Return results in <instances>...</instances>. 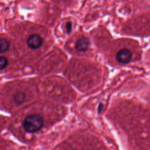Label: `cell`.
Returning <instances> with one entry per match:
<instances>
[{"label":"cell","mask_w":150,"mask_h":150,"mask_svg":"<svg viewBox=\"0 0 150 150\" xmlns=\"http://www.w3.org/2000/svg\"><path fill=\"white\" fill-rule=\"evenodd\" d=\"M43 124L44 120L42 116L38 114H33L27 116L24 119L22 126L25 131L33 133L41 129Z\"/></svg>","instance_id":"cell-1"},{"label":"cell","mask_w":150,"mask_h":150,"mask_svg":"<svg viewBox=\"0 0 150 150\" xmlns=\"http://www.w3.org/2000/svg\"><path fill=\"white\" fill-rule=\"evenodd\" d=\"M115 57L118 63L127 64L131 60L132 54L129 50L127 49H122L117 52Z\"/></svg>","instance_id":"cell-2"},{"label":"cell","mask_w":150,"mask_h":150,"mask_svg":"<svg viewBox=\"0 0 150 150\" xmlns=\"http://www.w3.org/2000/svg\"><path fill=\"white\" fill-rule=\"evenodd\" d=\"M43 43L42 37L38 34L31 35L27 40L28 47L32 49H36L41 46Z\"/></svg>","instance_id":"cell-3"},{"label":"cell","mask_w":150,"mask_h":150,"mask_svg":"<svg viewBox=\"0 0 150 150\" xmlns=\"http://www.w3.org/2000/svg\"><path fill=\"white\" fill-rule=\"evenodd\" d=\"M89 46V40L87 38H81L79 39L76 43V49L80 52L86 51Z\"/></svg>","instance_id":"cell-4"},{"label":"cell","mask_w":150,"mask_h":150,"mask_svg":"<svg viewBox=\"0 0 150 150\" xmlns=\"http://www.w3.org/2000/svg\"><path fill=\"white\" fill-rule=\"evenodd\" d=\"M9 43L5 39H0V53L6 52L9 48Z\"/></svg>","instance_id":"cell-5"},{"label":"cell","mask_w":150,"mask_h":150,"mask_svg":"<svg viewBox=\"0 0 150 150\" xmlns=\"http://www.w3.org/2000/svg\"><path fill=\"white\" fill-rule=\"evenodd\" d=\"M26 100V95L23 93H18L14 97V101L16 103L20 104Z\"/></svg>","instance_id":"cell-6"},{"label":"cell","mask_w":150,"mask_h":150,"mask_svg":"<svg viewBox=\"0 0 150 150\" xmlns=\"http://www.w3.org/2000/svg\"><path fill=\"white\" fill-rule=\"evenodd\" d=\"M8 64L7 59L4 56H0V70L5 69Z\"/></svg>","instance_id":"cell-7"},{"label":"cell","mask_w":150,"mask_h":150,"mask_svg":"<svg viewBox=\"0 0 150 150\" xmlns=\"http://www.w3.org/2000/svg\"><path fill=\"white\" fill-rule=\"evenodd\" d=\"M71 23L70 22H67L66 26V30L67 33H70L71 30Z\"/></svg>","instance_id":"cell-8"}]
</instances>
